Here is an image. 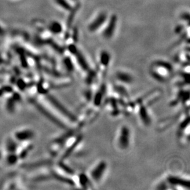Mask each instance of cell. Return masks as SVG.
<instances>
[{"label":"cell","mask_w":190,"mask_h":190,"mask_svg":"<svg viewBox=\"0 0 190 190\" xmlns=\"http://www.w3.org/2000/svg\"><path fill=\"white\" fill-rule=\"evenodd\" d=\"M173 71L172 65L167 62L158 61L152 66L151 73L153 78L159 81H165L170 78Z\"/></svg>","instance_id":"obj_1"},{"label":"cell","mask_w":190,"mask_h":190,"mask_svg":"<svg viewBox=\"0 0 190 190\" xmlns=\"http://www.w3.org/2000/svg\"><path fill=\"white\" fill-rule=\"evenodd\" d=\"M118 144L120 148L126 149L130 144V131L127 127L124 126L120 130Z\"/></svg>","instance_id":"obj_2"},{"label":"cell","mask_w":190,"mask_h":190,"mask_svg":"<svg viewBox=\"0 0 190 190\" xmlns=\"http://www.w3.org/2000/svg\"><path fill=\"white\" fill-rule=\"evenodd\" d=\"M107 169L105 162L102 161L95 166L90 172V177L94 182H99L101 180Z\"/></svg>","instance_id":"obj_3"},{"label":"cell","mask_w":190,"mask_h":190,"mask_svg":"<svg viewBox=\"0 0 190 190\" xmlns=\"http://www.w3.org/2000/svg\"><path fill=\"white\" fill-rule=\"evenodd\" d=\"M117 20L118 19L115 15L111 17L108 24L103 33V36L105 38L110 39L113 36L117 25Z\"/></svg>","instance_id":"obj_4"},{"label":"cell","mask_w":190,"mask_h":190,"mask_svg":"<svg viewBox=\"0 0 190 190\" xmlns=\"http://www.w3.org/2000/svg\"><path fill=\"white\" fill-rule=\"evenodd\" d=\"M107 18V15L104 13H100L96 19L93 20V21L89 25V30L90 31H95L98 30L104 24Z\"/></svg>","instance_id":"obj_5"},{"label":"cell","mask_w":190,"mask_h":190,"mask_svg":"<svg viewBox=\"0 0 190 190\" xmlns=\"http://www.w3.org/2000/svg\"><path fill=\"white\" fill-rule=\"evenodd\" d=\"M169 183L172 185V186H182L183 188H186L188 189H189V183L188 181H186L184 179H181L178 177H170L168 179Z\"/></svg>","instance_id":"obj_6"},{"label":"cell","mask_w":190,"mask_h":190,"mask_svg":"<svg viewBox=\"0 0 190 190\" xmlns=\"http://www.w3.org/2000/svg\"><path fill=\"white\" fill-rule=\"evenodd\" d=\"M74 55L76 56L77 62L78 65L80 66V67L84 71H89V65L84 57V56L81 54V52H79L78 50L74 54Z\"/></svg>","instance_id":"obj_7"},{"label":"cell","mask_w":190,"mask_h":190,"mask_svg":"<svg viewBox=\"0 0 190 190\" xmlns=\"http://www.w3.org/2000/svg\"><path fill=\"white\" fill-rule=\"evenodd\" d=\"M116 78L121 82L125 84H131L133 81L132 77L127 73L119 72L116 75Z\"/></svg>","instance_id":"obj_8"},{"label":"cell","mask_w":190,"mask_h":190,"mask_svg":"<svg viewBox=\"0 0 190 190\" xmlns=\"http://www.w3.org/2000/svg\"><path fill=\"white\" fill-rule=\"evenodd\" d=\"M110 61V55L107 51H102L100 54V62L101 65L107 68Z\"/></svg>","instance_id":"obj_9"},{"label":"cell","mask_w":190,"mask_h":190,"mask_svg":"<svg viewBox=\"0 0 190 190\" xmlns=\"http://www.w3.org/2000/svg\"><path fill=\"white\" fill-rule=\"evenodd\" d=\"M49 30L54 34H59L62 31V27L59 22H53L49 25Z\"/></svg>","instance_id":"obj_10"},{"label":"cell","mask_w":190,"mask_h":190,"mask_svg":"<svg viewBox=\"0 0 190 190\" xmlns=\"http://www.w3.org/2000/svg\"><path fill=\"white\" fill-rule=\"evenodd\" d=\"M79 4H77V5L75 7L72 8L70 10L71 13H70V14L68 16V21H67V24H68V28L71 25V24H72V22H73V21L74 19H75V16L76 13L78 12V11L79 10Z\"/></svg>","instance_id":"obj_11"},{"label":"cell","mask_w":190,"mask_h":190,"mask_svg":"<svg viewBox=\"0 0 190 190\" xmlns=\"http://www.w3.org/2000/svg\"><path fill=\"white\" fill-rule=\"evenodd\" d=\"M55 1L59 6H60L66 11H70L72 8L71 6L69 4L67 0H55Z\"/></svg>","instance_id":"obj_12"},{"label":"cell","mask_w":190,"mask_h":190,"mask_svg":"<svg viewBox=\"0 0 190 190\" xmlns=\"http://www.w3.org/2000/svg\"><path fill=\"white\" fill-rule=\"evenodd\" d=\"M64 64L65 65V67L68 70H70V71H73V69H74V66H73V64L71 60V59L68 57L66 58L65 60H64Z\"/></svg>","instance_id":"obj_13"},{"label":"cell","mask_w":190,"mask_h":190,"mask_svg":"<svg viewBox=\"0 0 190 190\" xmlns=\"http://www.w3.org/2000/svg\"><path fill=\"white\" fill-rule=\"evenodd\" d=\"M73 1H74V2H75V1H77V0H73Z\"/></svg>","instance_id":"obj_14"}]
</instances>
